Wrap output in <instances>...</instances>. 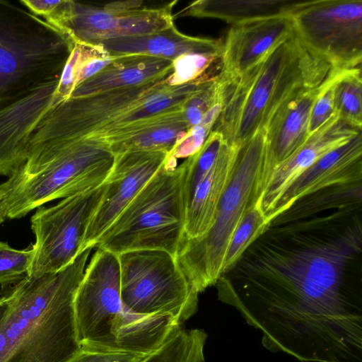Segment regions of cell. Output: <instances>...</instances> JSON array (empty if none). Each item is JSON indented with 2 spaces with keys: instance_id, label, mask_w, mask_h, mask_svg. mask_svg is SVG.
<instances>
[{
  "instance_id": "1",
  "label": "cell",
  "mask_w": 362,
  "mask_h": 362,
  "mask_svg": "<svg viewBox=\"0 0 362 362\" xmlns=\"http://www.w3.org/2000/svg\"><path fill=\"white\" fill-rule=\"evenodd\" d=\"M279 228L290 246L263 245L247 272L217 285L218 298L262 333V344L301 362H362V292L346 276L361 250V225L339 235Z\"/></svg>"
},
{
  "instance_id": "2",
  "label": "cell",
  "mask_w": 362,
  "mask_h": 362,
  "mask_svg": "<svg viewBox=\"0 0 362 362\" xmlns=\"http://www.w3.org/2000/svg\"><path fill=\"white\" fill-rule=\"evenodd\" d=\"M203 86L199 80L173 86L151 83L70 96L54 105L38 124L28 147L49 148L88 140L115 155L143 151L154 129L186 119L187 100Z\"/></svg>"
},
{
  "instance_id": "3",
  "label": "cell",
  "mask_w": 362,
  "mask_h": 362,
  "mask_svg": "<svg viewBox=\"0 0 362 362\" xmlns=\"http://www.w3.org/2000/svg\"><path fill=\"white\" fill-rule=\"evenodd\" d=\"M93 247L62 270L26 275L7 293L0 362H68L81 348L74 298Z\"/></svg>"
},
{
  "instance_id": "4",
  "label": "cell",
  "mask_w": 362,
  "mask_h": 362,
  "mask_svg": "<svg viewBox=\"0 0 362 362\" xmlns=\"http://www.w3.org/2000/svg\"><path fill=\"white\" fill-rule=\"evenodd\" d=\"M332 70L294 35L242 74L218 76L221 110L212 129L227 144L240 146L264 129L293 93L320 86Z\"/></svg>"
},
{
  "instance_id": "5",
  "label": "cell",
  "mask_w": 362,
  "mask_h": 362,
  "mask_svg": "<svg viewBox=\"0 0 362 362\" xmlns=\"http://www.w3.org/2000/svg\"><path fill=\"white\" fill-rule=\"evenodd\" d=\"M81 346L151 354L182 325L168 315H140L121 296L118 255L97 249L85 269L74 298Z\"/></svg>"
},
{
  "instance_id": "6",
  "label": "cell",
  "mask_w": 362,
  "mask_h": 362,
  "mask_svg": "<svg viewBox=\"0 0 362 362\" xmlns=\"http://www.w3.org/2000/svg\"><path fill=\"white\" fill-rule=\"evenodd\" d=\"M274 168L263 129L240 146L211 228L197 238L183 237L177 259L198 293L216 284L222 276L230 238L246 210L257 203L261 205Z\"/></svg>"
},
{
  "instance_id": "7",
  "label": "cell",
  "mask_w": 362,
  "mask_h": 362,
  "mask_svg": "<svg viewBox=\"0 0 362 362\" xmlns=\"http://www.w3.org/2000/svg\"><path fill=\"white\" fill-rule=\"evenodd\" d=\"M115 160L108 147L88 140L28 153L23 165L0 185L6 217L18 218L51 200L100 186Z\"/></svg>"
},
{
  "instance_id": "8",
  "label": "cell",
  "mask_w": 362,
  "mask_h": 362,
  "mask_svg": "<svg viewBox=\"0 0 362 362\" xmlns=\"http://www.w3.org/2000/svg\"><path fill=\"white\" fill-rule=\"evenodd\" d=\"M185 165L168 160L148 181L94 247L116 255L164 250L177 257L185 235Z\"/></svg>"
},
{
  "instance_id": "9",
  "label": "cell",
  "mask_w": 362,
  "mask_h": 362,
  "mask_svg": "<svg viewBox=\"0 0 362 362\" xmlns=\"http://www.w3.org/2000/svg\"><path fill=\"white\" fill-rule=\"evenodd\" d=\"M71 45L43 18L0 1V108L59 76Z\"/></svg>"
},
{
  "instance_id": "10",
  "label": "cell",
  "mask_w": 362,
  "mask_h": 362,
  "mask_svg": "<svg viewBox=\"0 0 362 362\" xmlns=\"http://www.w3.org/2000/svg\"><path fill=\"white\" fill-rule=\"evenodd\" d=\"M121 296L126 306L140 315H168L181 324L198 310L199 293L177 257L159 250L118 255Z\"/></svg>"
},
{
  "instance_id": "11",
  "label": "cell",
  "mask_w": 362,
  "mask_h": 362,
  "mask_svg": "<svg viewBox=\"0 0 362 362\" xmlns=\"http://www.w3.org/2000/svg\"><path fill=\"white\" fill-rule=\"evenodd\" d=\"M289 16L303 45L334 69L361 66L362 0L296 1Z\"/></svg>"
},
{
  "instance_id": "12",
  "label": "cell",
  "mask_w": 362,
  "mask_h": 362,
  "mask_svg": "<svg viewBox=\"0 0 362 362\" xmlns=\"http://www.w3.org/2000/svg\"><path fill=\"white\" fill-rule=\"evenodd\" d=\"M107 185L64 199L51 207L40 206L31 217L35 255L27 275L57 272L83 251L88 226Z\"/></svg>"
},
{
  "instance_id": "13",
  "label": "cell",
  "mask_w": 362,
  "mask_h": 362,
  "mask_svg": "<svg viewBox=\"0 0 362 362\" xmlns=\"http://www.w3.org/2000/svg\"><path fill=\"white\" fill-rule=\"evenodd\" d=\"M140 3L114 2L100 8L70 1L62 32L71 42L90 44L146 35L174 25L172 9L176 1L153 8H140Z\"/></svg>"
},
{
  "instance_id": "14",
  "label": "cell",
  "mask_w": 362,
  "mask_h": 362,
  "mask_svg": "<svg viewBox=\"0 0 362 362\" xmlns=\"http://www.w3.org/2000/svg\"><path fill=\"white\" fill-rule=\"evenodd\" d=\"M166 151H139L115 156L101 202L86 232L83 250L96 242L168 159Z\"/></svg>"
},
{
  "instance_id": "15",
  "label": "cell",
  "mask_w": 362,
  "mask_h": 362,
  "mask_svg": "<svg viewBox=\"0 0 362 362\" xmlns=\"http://www.w3.org/2000/svg\"><path fill=\"white\" fill-rule=\"evenodd\" d=\"M59 76L0 108V175L10 177L23 165L28 142L38 124L54 105L63 101L57 94Z\"/></svg>"
},
{
  "instance_id": "16",
  "label": "cell",
  "mask_w": 362,
  "mask_h": 362,
  "mask_svg": "<svg viewBox=\"0 0 362 362\" xmlns=\"http://www.w3.org/2000/svg\"><path fill=\"white\" fill-rule=\"evenodd\" d=\"M294 35L289 15L233 25L223 41L219 78H229L242 74Z\"/></svg>"
},
{
  "instance_id": "17",
  "label": "cell",
  "mask_w": 362,
  "mask_h": 362,
  "mask_svg": "<svg viewBox=\"0 0 362 362\" xmlns=\"http://www.w3.org/2000/svg\"><path fill=\"white\" fill-rule=\"evenodd\" d=\"M361 133V129L340 119L334 114L290 157L273 170L261 200V209L269 218L289 185L305 170L330 151Z\"/></svg>"
},
{
  "instance_id": "18",
  "label": "cell",
  "mask_w": 362,
  "mask_h": 362,
  "mask_svg": "<svg viewBox=\"0 0 362 362\" xmlns=\"http://www.w3.org/2000/svg\"><path fill=\"white\" fill-rule=\"evenodd\" d=\"M362 134L325 155L286 189L269 216V221L303 197L325 188L361 182Z\"/></svg>"
},
{
  "instance_id": "19",
  "label": "cell",
  "mask_w": 362,
  "mask_h": 362,
  "mask_svg": "<svg viewBox=\"0 0 362 362\" xmlns=\"http://www.w3.org/2000/svg\"><path fill=\"white\" fill-rule=\"evenodd\" d=\"M322 83L293 93L277 109L264 128L274 168L296 152L310 136V111Z\"/></svg>"
},
{
  "instance_id": "20",
  "label": "cell",
  "mask_w": 362,
  "mask_h": 362,
  "mask_svg": "<svg viewBox=\"0 0 362 362\" xmlns=\"http://www.w3.org/2000/svg\"><path fill=\"white\" fill-rule=\"evenodd\" d=\"M109 54H139L175 60L190 54H223L222 40L184 35L174 25L164 30L142 35L110 39L98 43Z\"/></svg>"
},
{
  "instance_id": "21",
  "label": "cell",
  "mask_w": 362,
  "mask_h": 362,
  "mask_svg": "<svg viewBox=\"0 0 362 362\" xmlns=\"http://www.w3.org/2000/svg\"><path fill=\"white\" fill-rule=\"evenodd\" d=\"M240 146L223 144L218 155L187 204L184 238L194 239L211 228L221 197L230 180Z\"/></svg>"
},
{
  "instance_id": "22",
  "label": "cell",
  "mask_w": 362,
  "mask_h": 362,
  "mask_svg": "<svg viewBox=\"0 0 362 362\" xmlns=\"http://www.w3.org/2000/svg\"><path fill=\"white\" fill-rule=\"evenodd\" d=\"M173 61L146 55L117 56L96 74L78 85L70 96H84L114 89L143 86L167 78Z\"/></svg>"
},
{
  "instance_id": "23",
  "label": "cell",
  "mask_w": 362,
  "mask_h": 362,
  "mask_svg": "<svg viewBox=\"0 0 362 362\" xmlns=\"http://www.w3.org/2000/svg\"><path fill=\"white\" fill-rule=\"evenodd\" d=\"M291 0H200L175 16L214 18L232 25L272 16L289 15Z\"/></svg>"
},
{
  "instance_id": "24",
  "label": "cell",
  "mask_w": 362,
  "mask_h": 362,
  "mask_svg": "<svg viewBox=\"0 0 362 362\" xmlns=\"http://www.w3.org/2000/svg\"><path fill=\"white\" fill-rule=\"evenodd\" d=\"M361 202V182L339 185L320 189L296 201L270 223V227L284 225L332 208L356 207Z\"/></svg>"
},
{
  "instance_id": "25",
  "label": "cell",
  "mask_w": 362,
  "mask_h": 362,
  "mask_svg": "<svg viewBox=\"0 0 362 362\" xmlns=\"http://www.w3.org/2000/svg\"><path fill=\"white\" fill-rule=\"evenodd\" d=\"M207 337L202 329L182 327L142 362H204Z\"/></svg>"
},
{
  "instance_id": "26",
  "label": "cell",
  "mask_w": 362,
  "mask_h": 362,
  "mask_svg": "<svg viewBox=\"0 0 362 362\" xmlns=\"http://www.w3.org/2000/svg\"><path fill=\"white\" fill-rule=\"evenodd\" d=\"M269 226L270 223L261 209L260 203L246 210L230 238L222 276L237 265L246 250L269 229Z\"/></svg>"
},
{
  "instance_id": "27",
  "label": "cell",
  "mask_w": 362,
  "mask_h": 362,
  "mask_svg": "<svg viewBox=\"0 0 362 362\" xmlns=\"http://www.w3.org/2000/svg\"><path fill=\"white\" fill-rule=\"evenodd\" d=\"M334 102L335 114L340 119L361 129V66L339 73L334 82Z\"/></svg>"
},
{
  "instance_id": "28",
  "label": "cell",
  "mask_w": 362,
  "mask_h": 362,
  "mask_svg": "<svg viewBox=\"0 0 362 362\" xmlns=\"http://www.w3.org/2000/svg\"><path fill=\"white\" fill-rule=\"evenodd\" d=\"M224 141L223 135L212 129L202 147L183 162L184 194L187 206L198 185L214 165Z\"/></svg>"
},
{
  "instance_id": "29",
  "label": "cell",
  "mask_w": 362,
  "mask_h": 362,
  "mask_svg": "<svg viewBox=\"0 0 362 362\" xmlns=\"http://www.w3.org/2000/svg\"><path fill=\"white\" fill-rule=\"evenodd\" d=\"M222 54H190L173 60V71L168 77L173 86L187 83L202 77H214L210 67L221 64Z\"/></svg>"
},
{
  "instance_id": "30",
  "label": "cell",
  "mask_w": 362,
  "mask_h": 362,
  "mask_svg": "<svg viewBox=\"0 0 362 362\" xmlns=\"http://www.w3.org/2000/svg\"><path fill=\"white\" fill-rule=\"evenodd\" d=\"M221 110V103H215L204 116L197 125L192 127L181 138L169 153L168 160L177 162V159L187 158L195 153L204 144L215 123Z\"/></svg>"
},
{
  "instance_id": "31",
  "label": "cell",
  "mask_w": 362,
  "mask_h": 362,
  "mask_svg": "<svg viewBox=\"0 0 362 362\" xmlns=\"http://www.w3.org/2000/svg\"><path fill=\"white\" fill-rule=\"evenodd\" d=\"M34 255L33 245L18 250L0 241V284L8 286L25 278L33 263Z\"/></svg>"
},
{
  "instance_id": "32",
  "label": "cell",
  "mask_w": 362,
  "mask_h": 362,
  "mask_svg": "<svg viewBox=\"0 0 362 362\" xmlns=\"http://www.w3.org/2000/svg\"><path fill=\"white\" fill-rule=\"evenodd\" d=\"M341 70L343 69H333L330 75L322 85L310 111L308 127L309 136L317 131L335 114L334 82Z\"/></svg>"
},
{
  "instance_id": "33",
  "label": "cell",
  "mask_w": 362,
  "mask_h": 362,
  "mask_svg": "<svg viewBox=\"0 0 362 362\" xmlns=\"http://www.w3.org/2000/svg\"><path fill=\"white\" fill-rule=\"evenodd\" d=\"M148 355L81 346L68 362H142Z\"/></svg>"
},
{
  "instance_id": "34",
  "label": "cell",
  "mask_w": 362,
  "mask_h": 362,
  "mask_svg": "<svg viewBox=\"0 0 362 362\" xmlns=\"http://www.w3.org/2000/svg\"><path fill=\"white\" fill-rule=\"evenodd\" d=\"M61 1L62 0H21L20 4L31 13L47 20L54 14Z\"/></svg>"
},
{
  "instance_id": "35",
  "label": "cell",
  "mask_w": 362,
  "mask_h": 362,
  "mask_svg": "<svg viewBox=\"0 0 362 362\" xmlns=\"http://www.w3.org/2000/svg\"><path fill=\"white\" fill-rule=\"evenodd\" d=\"M9 305V298L8 294L0 298V322L6 315Z\"/></svg>"
},
{
  "instance_id": "36",
  "label": "cell",
  "mask_w": 362,
  "mask_h": 362,
  "mask_svg": "<svg viewBox=\"0 0 362 362\" xmlns=\"http://www.w3.org/2000/svg\"><path fill=\"white\" fill-rule=\"evenodd\" d=\"M6 218H7L5 210L4 209L2 202H1V198L0 196V224L2 222H4Z\"/></svg>"
}]
</instances>
